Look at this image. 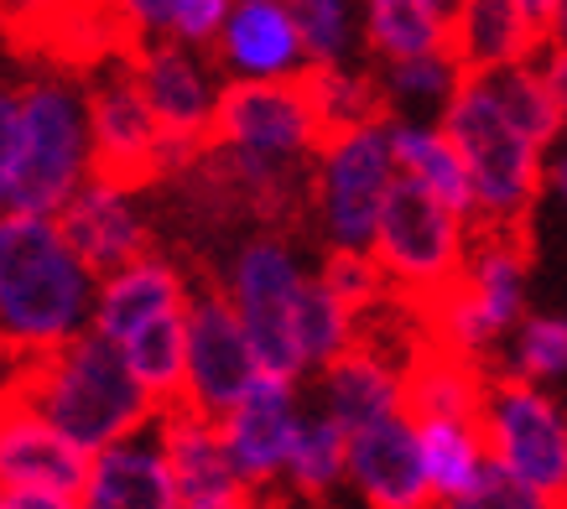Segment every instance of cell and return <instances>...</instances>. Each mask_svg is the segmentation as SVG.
<instances>
[{
    "label": "cell",
    "instance_id": "cell-14",
    "mask_svg": "<svg viewBox=\"0 0 567 509\" xmlns=\"http://www.w3.org/2000/svg\"><path fill=\"white\" fill-rule=\"evenodd\" d=\"M302 416H308L302 380H287V374H256V385L219 416L229 458H235L250 494H260V499L281 494V474H287Z\"/></svg>",
    "mask_w": 567,
    "mask_h": 509
},
{
    "label": "cell",
    "instance_id": "cell-7",
    "mask_svg": "<svg viewBox=\"0 0 567 509\" xmlns=\"http://www.w3.org/2000/svg\"><path fill=\"white\" fill-rule=\"evenodd\" d=\"M395 177V146H391V115L344 136H328L312 156V193L308 214L312 229L328 250H370L380 229V208L391 198Z\"/></svg>",
    "mask_w": 567,
    "mask_h": 509
},
{
    "label": "cell",
    "instance_id": "cell-36",
    "mask_svg": "<svg viewBox=\"0 0 567 509\" xmlns=\"http://www.w3.org/2000/svg\"><path fill=\"white\" fill-rule=\"evenodd\" d=\"M318 276H323L328 291H333L360 323H370L395 291L391 276H385V266L375 260V250H323Z\"/></svg>",
    "mask_w": 567,
    "mask_h": 509
},
{
    "label": "cell",
    "instance_id": "cell-18",
    "mask_svg": "<svg viewBox=\"0 0 567 509\" xmlns=\"http://www.w3.org/2000/svg\"><path fill=\"white\" fill-rule=\"evenodd\" d=\"M214 58L224 79H245V84H281L312 69L287 0H235V17L224 27Z\"/></svg>",
    "mask_w": 567,
    "mask_h": 509
},
{
    "label": "cell",
    "instance_id": "cell-9",
    "mask_svg": "<svg viewBox=\"0 0 567 509\" xmlns=\"http://www.w3.org/2000/svg\"><path fill=\"white\" fill-rule=\"evenodd\" d=\"M480 426H484V442H489V458L505 474H516L526 484H536V489L567 499V406L547 385L489 370Z\"/></svg>",
    "mask_w": 567,
    "mask_h": 509
},
{
    "label": "cell",
    "instance_id": "cell-35",
    "mask_svg": "<svg viewBox=\"0 0 567 509\" xmlns=\"http://www.w3.org/2000/svg\"><path fill=\"white\" fill-rule=\"evenodd\" d=\"M499 370L520 374L532 385L567 380V318L563 312H526L520 328L499 349Z\"/></svg>",
    "mask_w": 567,
    "mask_h": 509
},
{
    "label": "cell",
    "instance_id": "cell-4",
    "mask_svg": "<svg viewBox=\"0 0 567 509\" xmlns=\"http://www.w3.org/2000/svg\"><path fill=\"white\" fill-rule=\"evenodd\" d=\"M443 131L458 141V152L468 162L474 198H480V229H520L526 235V219L547 193V152L511 125L484 73L464 79L458 100L447 104Z\"/></svg>",
    "mask_w": 567,
    "mask_h": 509
},
{
    "label": "cell",
    "instance_id": "cell-27",
    "mask_svg": "<svg viewBox=\"0 0 567 509\" xmlns=\"http://www.w3.org/2000/svg\"><path fill=\"white\" fill-rule=\"evenodd\" d=\"M385 110L401 120H443L447 104L458 100L468 69L458 63V52H422V58H401V63H375Z\"/></svg>",
    "mask_w": 567,
    "mask_h": 509
},
{
    "label": "cell",
    "instance_id": "cell-11",
    "mask_svg": "<svg viewBox=\"0 0 567 509\" xmlns=\"http://www.w3.org/2000/svg\"><path fill=\"white\" fill-rule=\"evenodd\" d=\"M214 146L229 152H256L276 162H312L323 146V125L312 110V94L302 79L281 84H245L229 79L214 110Z\"/></svg>",
    "mask_w": 567,
    "mask_h": 509
},
{
    "label": "cell",
    "instance_id": "cell-28",
    "mask_svg": "<svg viewBox=\"0 0 567 509\" xmlns=\"http://www.w3.org/2000/svg\"><path fill=\"white\" fill-rule=\"evenodd\" d=\"M360 27L370 63H401V58L453 48V32L437 21L427 0H360Z\"/></svg>",
    "mask_w": 567,
    "mask_h": 509
},
{
    "label": "cell",
    "instance_id": "cell-29",
    "mask_svg": "<svg viewBox=\"0 0 567 509\" xmlns=\"http://www.w3.org/2000/svg\"><path fill=\"white\" fill-rule=\"evenodd\" d=\"M416 432H422V458H427L437 505L458 499L489 468V442H484L480 416H422Z\"/></svg>",
    "mask_w": 567,
    "mask_h": 509
},
{
    "label": "cell",
    "instance_id": "cell-30",
    "mask_svg": "<svg viewBox=\"0 0 567 509\" xmlns=\"http://www.w3.org/2000/svg\"><path fill=\"white\" fill-rule=\"evenodd\" d=\"M131 364V374L141 380V391L152 395L156 406H183V385H188V312L146 323L141 333H131L125 343H115Z\"/></svg>",
    "mask_w": 567,
    "mask_h": 509
},
{
    "label": "cell",
    "instance_id": "cell-8",
    "mask_svg": "<svg viewBox=\"0 0 567 509\" xmlns=\"http://www.w3.org/2000/svg\"><path fill=\"white\" fill-rule=\"evenodd\" d=\"M308 266L287 235H250L240 239L229 260L219 271L224 297L235 302L245 333H250V349H256L260 374H287V380H308V359H302V343H297L292 312L297 297L308 287Z\"/></svg>",
    "mask_w": 567,
    "mask_h": 509
},
{
    "label": "cell",
    "instance_id": "cell-16",
    "mask_svg": "<svg viewBox=\"0 0 567 509\" xmlns=\"http://www.w3.org/2000/svg\"><path fill=\"white\" fill-rule=\"evenodd\" d=\"M63 235L94 276H110L156 250V224L146 208V193L110 177H89L79 193L69 198V208L58 214Z\"/></svg>",
    "mask_w": 567,
    "mask_h": 509
},
{
    "label": "cell",
    "instance_id": "cell-39",
    "mask_svg": "<svg viewBox=\"0 0 567 509\" xmlns=\"http://www.w3.org/2000/svg\"><path fill=\"white\" fill-rule=\"evenodd\" d=\"M17 131H21V84H0V214H11V177H17Z\"/></svg>",
    "mask_w": 567,
    "mask_h": 509
},
{
    "label": "cell",
    "instance_id": "cell-5",
    "mask_svg": "<svg viewBox=\"0 0 567 509\" xmlns=\"http://www.w3.org/2000/svg\"><path fill=\"white\" fill-rule=\"evenodd\" d=\"M532 291V254L520 229H474V250L458 276V287L443 302L422 312L427 318V339L453 349L464 359L489 364V354L505 349V339L520 328Z\"/></svg>",
    "mask_w": 567,
    "mask_h": 509
},
{
    "label": "cell",
    "instance_id": "cell-1",
    "mask_svg": "<svg viewBox=\"0 0 567 509\" xmlns=\"http://www.w3.org/2000/svg\"><path fill=\"white\" fill-rule=\"evenodd\" d=\"M100 276L52 214H0V359H42L94 323Z\"/></svg>",
    "mask_w": 567,
    "mask_h": 509
},
{
    "label": "cell",
    "instance_id": "cell-32",
    "mask_svg": "<svg viewBox=\"0 0 567 509\" xmlns=\"http://www.w3.org/2000/svg\"><path fill=\"white\" fill-rule=\"evenodd\" d=\"M489 79V89H495L499 110L511 115V125H516L520 136H532L542 152H557L567 141V110L563 100L551 94V84L542 79V69L532 63H516V69H499V73H484Z\"/></svg>",
    "mask_w": 567,
    "mask_h": 509
},
{
    "label": "cell",
    "instance_id": "cell-13",
    "mask_svg": "<svg viewBox=\"0 0 567 509\" xmlns=\"http://www.w3.org/2000/svg\"><path fill=\"white\" fill-rule=\"evenodd\" d=\"M256 349L245 333L235 302L224 297L219 281L193 287L188 302V385H183V406L224 416L250 385H256Z\"/></svg>",
    "mask_w": 567,
    "mask_h": 509
},
{
    "label": "cell",
    "instance_id": "cell-31",
    "mask_svg": "<svg viewBox=\"0 0 567 509\" xmlns=\"http://www.w3.org/2000/svg\"><path fill=\"white\" fill-rule=\"evenodd\" d=\"M302 84L312 94V110H318V125L328 136H344V131H360V125H375L385 120V94H380V73L360 69V63H339V69H308Z\"/></svg>",
    "mask_w": 567,
    "mask_h": 509
},
{
    "label": "cell",
    "instance_id": "cell-40",
    "mask_svg": "<svg viewBox=\"0 0 567 509\" xmlns=\"http://www.w3.org/2000/svg\"><path fill=\"white\" fill-rule=\"evenodd\" d=\"M115 6H121L125 27L136 32V42H146V37H167V21H173L177 0H115Z\"/></svg>",
    "mask_w": 567,
    "mask_h": 509
},
{
    "label": "cell",
    "instance_id": "cell-10",
    "mask_svg": "<svg viewBox=\"0 0 567 509\" xmlns=\"http://www.w3.org/2000/svg\"><path fill=\"white\" fill-rule=\"evenodd\" d=\"M125 63L136 73V84L146 94V104H152L162 136L204 152L208 136H214L219 94L229 84L219 58L204 48H188V42H173V37H146V42H136V48L125 52Z\"/></svg>",
    "mask_w": 567,
    "mask_h": 509
},
{
    "label": "cell",
    "instance_id": "cell-23",
    "mask_svg": "<svg viewBox=\"0 0 567 509\" xmlns=\"http://www.w3.org/2000/svg\"><path fill=\"white\" fill-rule=\"evenodd\" d=\"M391 146L401 177H412L416 187H427L432 198H443L447 208H458L464 219L480 224V198H474V177L458 152V141L443 131V120H401L391 115Z\"/></svg>",
    "mask_w": 567,
    "mask_h": 509
},
{
    "label": "cell",
    "instance_id": "cell-19",
    "mask_svg": "<svg viewBox=\"0 0 567 509\" xmlns=\"http://www.w3.org/2000/svg\"><path fill=\"white\" fill-rule=\"evenodd\" d=\"M193 302V281L188 271L177 266L173 254H141L121 271L100 276V291H94V333L110 343H125L131 333H141L146 323H162V318H177L188 312Z\"/></svg>",
    "mask_w": 567,
    "mask_h": 509
},
{
    "label": "cell",
    "instance_id": "cell-6",
    "mask_svg": "<svg viewBox=\"0 0 567 509\" xmlns=\"http://www.w3.org/2000/svg\"><path fill=\"white\" fill-rule=\"evenodd\" d=\"M474 229L480 224L464 219L458 208H447L443 198H432L427 187H416L412 177H395L370 250L385 266L391 287L401 297H412L422 312H432L458 287L468 250H474Z\"/></svg>",
    "mask_w": 567,
    "mask_h": 509
},
{
    "label": "cell",
    "instance_id": "cell-43",
    "mask_svg": "<svg viewBox=\"0 0 567 509\" xmlns=\"http://www.w3.org/2000/svg\"><path fill=\"white\" fill-rule=\"evenodd\" d=\"M547 193L563 204V214H567V141L557 146V152H547Z\"/></svg>",
    "mask_w": 567,
    "mask_h": 509
},
{
    "label": "cell",
    "instance_id": "cell-17",
    "mask_svg": "<svg viewBox=\"0 0 567 509\" xmlns=\"http://www.w3.org/2000/svg\"><path fill=\"white\" fill-rule=\"evenodd\" d=\"M89 453L69 442L21 395H0V494L11 489H69L84 494Z\"/></svg>",
    "mask_w": 567,
    "mask_h": 509
},
{
    "label": "cell",
    "instance_id": "cell-34",
    "mask_svg": "<svg viewBox=\"0 0 567 509\" xmlns=\"http://www.w3.org/2000/svg\"><path fill=\"white\" fill-rule=\"evenodd\" d=\"M302 32L312 69H339L354 63V52L364 48V27H360V0H287Z\"/></svg>",
    "mask_w": 567,
    "mask_h": 509
},
{
    "label": "cell",
    "instance_id": "cell-48",
    "mask_svg": "<svg viewBox=\"0 0 567 509\" xmlns=\"http://www.w3.org/2000/svg\"><path fill=\"white\" fill-rule=\"evenodd\" d=\"M0 509H6V499H0Z\"/></svg>",
    "mask_w": 567,
    "mask_h": 509
},
{
    "label": "cell",
    "instance_id": "cell-33",
    "mask_svg": "<svg viewBox=\"0 0 567 509\" xmlns=\"http://www.w3.org/2000/svg\"><path fill=\"white\" fill-rule=\"evenodd\" d=\"M292 328H297V343H302V359H308V374L328 370L333 359H344L360 343V318L328 291V281L318 271L308 276V287L297 297Z\"/></svg>",
    "mask_w": 567,
    "mask_h": 509
},
{
    "label": "cell",
    "instance_id": "cell-44",
    "mask_svg": "<svg viewBox=\"0 0 567 509\" xmlns=\"http://www.w3.org/2000/svg\"><path fill=\"white\" fill-rule=\"evenodd\" d=\"M516 6H520V17L532 21L542 37L551 32V21H557V11H563V0H516Z\"/></svg>",
    "mask_w": 567,
    "mask_h": 509
},
{
    "label": "cell",
    "instance_id": "cell-25",
    "mask_svg": "<svg viewBox=\"0 0 567 509\" xmlns=\"http://www.w3.org/2000/svg\"><path fill=\"white\" fill-rule=\"evenodd\" d=\"M484 391H489V370L480 359L453 354L432 339H422V349L406 364V411L416 422L422 416H480Z\"/></svg>",
    "mask_w": 567,
    "mask_h": 509
},
{
    "label": "cell",
    "instance_id": "cell-15",
    "mask_svg": "<svg viewBox=\"0 0 567 509\" xmlns=\"http://www.w3.org/2000/svg\"><path fill=\"white\" fill-rule=\"evenodd\" d=\"M349 489L360 494L364 509H443L412 411L349 432Z\"/></svg>",
    "mask_w": 567,
    "mask_h": 509
},
{
    "label": "cell",
    "instance_id": "cell-46",
    "mask_svg": "<svg viewBox=\"0 0 567 509\" xmlns=\"http://www.w3.org/2000/svg\"><path fill=\"white\" fill-rule=\"evenodd\" d=\"M427 6H432V11H437V21H443L447 32H453V21L464 17V0H427Z\"/></svg>",
    "mask_w": 567,
    "mask_h": 509
},
{
    "label": "cell",
    "instance_id": "cell-26",
    "mask_svg": "<svg viewBox=\"0 0 567 509\" xmlns=\"http://www.w3.org/2000/svg\"><path fill=\"white\" fill-rule=\"evenodd\" d=\"M344 484H349V432L328 411L308 406V416L297 426L287 474H281V494L302 499V505H323Z\"/></svg>",
    "mask_w": 567,
    "mask_h": 509
},
{
    "label": "cell",
    "instance_id": "cell-42",
    "mask_svg": "<svg viewBox=\"0 0 567 509\" xmlns=\"http://www.w3.org/2000/svg\"><path fill=\"white\" fill-rule=\"evenodd\" d=\"M536 69H542V79H547L551 94H557V100H563V110H567V48L542 42V52H536Z\"/></svg>",
    "mask_w": 567,
    "mask_h": 509
},
{
    "label": "cell",
    "instance_id": "cell-3",
    "mask_svg": "<svg viewBox=\"0 0 567 509\" xmlns=\"http://www.w3.org/2000/svg\"><path fill=\"white\" fill-rule=\"evenodd\" d=\"M94 177L89 89L69 73H37L21 84L17 177L11 214H63L69 198Z\"/></svg>",
    "mask_w": 567,
    "mask_h": 509
},
{
    "label": "cell",
    "instance_id": "cell-45",
    "mask_svg": "<svg viewBox=\"0 0 567 509\" xmlns=\"http://www.w3.org/2000/svg\"><path fill=\"white\" fill-rule=\"evenodd\" d=\"M188 509H276V499H260V494H240V499H214V505H188Z\"/></svg>",
    "mask_w": 567,
    "mask_h": 509
},
{
    "label": "cell",
    "instance_id": "cell-20",
    "mask_svg": "<svg viewBox=\"0 0 567 509\" xmlns=\"http://www.w3.org/2000/svg\"><path fill=\"white\" fill-rule=\"evenodd\" d=\"M79 499H84V509H188L156 426L94 453Z\"/></svg>",
    "mask_w": 567,
    "mask_h": 509
},
{
    "label": "cell",
    "instance_id": "cell-24",
    "mask_svg": "<svg viewBox=\"0 0 567 509\" xmlns=\"http://www.w3.org/2000/svg\"><path fill=\"white\" fill-rule=\"evenodd\" d=\"M547 37L520 17L516 0H464V17L453 21V52L468 73H499L532 63Z\"/></svg>",
    "mask_w": 567,
    "mask_h": 509
},
{
    "label": "cell",
    "instance_id": "cell-22",
    "mask_svg": "<svg viewBox=\"0 0 567 509\" xmlns=\"http://www.w3.org/2000/svg\"><path fill=\"white\" fill-rule=\"evenodd\" d=\"M318 411H328L344 432L406 411V359H391L375 343H354L344 359L318 370Z\"/></svg>",
    "mask_w": 567,
    "mask_h": 509
},
{
    "label": "cell",
    "instance_id": "cell-37",
    "mask_svg": "<svg viewBox=\"0 0 567 509\" xmlns=\"http://www.w3.org/2000/svg\"><path fill=\"white\" fill-rule=\"evenodd\" d=\"M443 509H567V499L563 494L536 489V484H526V478H516V474H505V468L489 458V468H484L458 499H447Z\"/></svg>",
    "mask_w": 567,
    "mask_h": 509
},
{
    "label": "cell",
    "instance_id": "cell-41",
    "mask_svg": "<svg viewBox=\"0 0 567 509\" xmlns=\"http://www.w3.org/2000/svg\"><path fill=\"white\" fill-rule=\"evenodd\" d=\"M0 499H6V509H84V499L69 489H11Z\"/></svg>",
    "mask_w": 567,
    "mask_h": 509
},
{
    "label": "cell",
    "instance_id": "cell-21",
    "mask_svg": "<svg viewBox=\"0 0 567 509\" xmlns=\"http://www.w3.org/2000/svg\"><path fill=\"white\" fill-rule=\"evenodd\" d=\"M156 437L167 447L173 478L188 505H214V499H240L245 478L229 458V442H224L219 416H204L193 406H167L156 416Z\"/></svg>",
    "mask_w": 567,
    "mask_h": 509
},
{
    "label": "cell",
    "instance_id": "cell-38",
    "mask_svg": "<svg viewBox=\"0 0 567 509\" xmlns=\"http://www.w3.org/2000/svg\"><path fill=\"white\" fill-rule=\"evenodd\" d=\"M229 17H235V0H177L173 21H167V37H173V42H188V48L214 52L224 27H229Z\"/></svg>",
    "mask_w": 567,
    "mask_h": 509
},
{
    "label": "cell",
    "instance_id": "cell-2",
    "mask_svg": "<svg viewBox=\"0 0 567 509\" xmlns=\"http://www.w3.org/2000/svg\"><path fill=\"white\" fill-rule=\"evenodd\" d=\"M0 395H21L63 437L79 442L89 458L156 426V416H162V406L141 391V380L131 374L125 354L110 339H100L94 328L79 333L73 343H63V349L27 359L21 370H11Z\"/></svg>",
    "mask_w": 567,
    "mask_h": 509
},
{
    "label": "cell",
    "instance_id": "cell-12",
    "mask_svg": "<svg viewBox=\"0 0 567 509\" xmlns=\"http://www.w3.org/2000/svg\"><path fill=\"white\" fill-rule=\"evenodd\" d=\"M89 136H94V177L141 193L167 177V136L125 58L89 84Z\"/></svg>",
    "mask_w": 567,
    "mask_h": 509
},
{
    "label": "cell",
    "instance_id": "cell-47",
    "mask_svg": "<svg viewBox=\"0 0 567 509\" xmlns=\"http://www.w3.org/2000/svg\"><path fill=\"white\" fill-rule=\"evenodd\" d=\"M547 42H557V48H567V0H563V11H557V21H551Z\"/></svg>",
    "mask_w": 567,
    "mask_h": 509
}]
</instances>
